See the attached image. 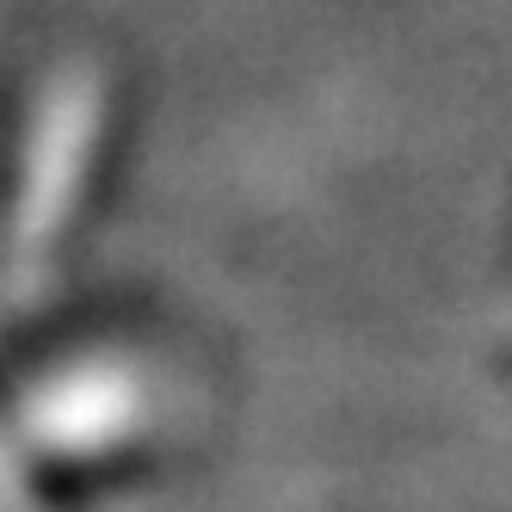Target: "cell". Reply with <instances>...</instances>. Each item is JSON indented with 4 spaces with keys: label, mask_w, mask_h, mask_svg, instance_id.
Segmentation results:
<instances>
[{
    "label": "cell",
    "mask_w": 512,
    "mask_h": 512,
    "mask_svg": "<svg viewBox=\"0 0 512 512\" xmlns=\"http://www.w3.org/2000/svg\"><path fill=\"white\" fill-rule=\"evenodd\" d=\"M99 118L87 112V99H68L38 124L31 136V173H25V192H19V247H38L62 229V210L81 186V155L93 142Z\"/></svg>",
    "instance_id": "6da1fadb"
}]
</instances>
